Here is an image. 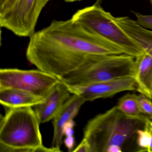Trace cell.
Segmentation results:
<instances>
[{"label": "cell", "instance_id": "cell-16", "mask_svg": "<svg viewBox=\"0 0 152 152\" xmlns=\"http://www.w3.org/2000/svg\"><path fill=\"white\" fill-rule=\"evenodd\" d=\"M137 135V143L138 146L141 148L140 151H147L149 146L150 136L146 130L139 129L136 132Z\"/></svg>", "mask_w": 152, "mask_h": 152}, {"label": "cell", "instance_id": "cell-1", "mask_svg": "<svg viewBox=\"0 0 152 152\" xmlns=\"http://www.w3.org/2000/svg\"><path fill=\"white\" fill-rule=\"evenodd\" d=\"M122 54L119 46L71 18L54 20L35 32L30 37L26 57L38 69L60 79L92 56Z\"/></svg>", "mask_w": 152, "mask_h": 152}, {"label": "cell", "instance_id": "cell-11", "mask_svg": "<svg viewBox=\"0 0 152 152\" xmlns=\"http://www.w3.org/2000/svg\"><path fill=\"white\" fill-rule=\"evenodd\" d=\"M133 78L137 85V90L152 100V56L147 52L135 58Z\"/></svg>", "mask_w": 152, "mask_h": 152}, {"label": "cell", "instance_id": "cell-3", "mask_svg": "<svg viewBox=\"0 0 152 152\" xmlns=\"http://www.w3.org/2000/svg\"><path fill=\"white\" fill-rule=\"evenodd\" d=\"M145 121L129 118L115 106L88 121L83 139L88 142L91 152H106L112 145L121 146L138 130L144 128Z\"/></svg>", "mask_w": 152, "mask_h": 152}, {"label": "cell", "instance_id": "cell-25", "mask_svg": "<svg viewBox=\"0 0 152 152\" xmlns=\"http://www.w3.org/2000/svg\"><path fill=\"white\" fill-rule=\"evenodd\" d=\"M81 0H65V1L67 2H74L76 1H80Z\"/></svg>", "mask_w": 152, "mask_h": 152}, {"label": "cell", "instance_id": "cell-24", "mask_svg": "<svg viewBox=\"0 0 152 152\" xmlns=\"http://www.w3.org/2000/svg\"><path fill=\"white\" fill-rule=\"evenodd\" d=\"M102 1H103V0H96V2H95V4H96V5L101 6V3H102Z\"/></svg>", "mask_w": 152, "mask_h": 152}, {"label": "cell", "instance_id": "cell-27", "mask_svg": "<svg viewBox=\"0 0 152 152\" xmlns=\"http://www.w3.org/2000/svg\"><path fill=\"white\" fill-rule=\"evenodd\" d=\"M48 1H50V0H48Z\"/></svg>", "mask_w": 152, "mask_h": 152}, {"label": "cell", "instance_id": "cell-18", "mask_svg": "<svg viewBox=\"0 0 152 152\" xmlns=\"http://www.w3.org/2000/svg\"><path fill=\"white\" fill-rule=\"evenodd\" d=\"M17 0H0V15L9 10Z\"/></svg>", "mask_w": 152, "mask_h": 152}, {"label": "cell", "instance_id": "cell-13", "mask_svg": "<svg viewBox=\"0 0 152 152\" xmlns=\"http://www.w3.org/2000/svg\"><path fill=\"white\" fill-rule=\"evenodd\" d=\"M44 100L45 98L19 90H0V103L6 109L34 107Z\"/></svg>", "mask_w": 152, "mask_h": 152}, {"label": "cell", "instance_id": "cell-8", "mask_svg": "<svg viewBox=\"0 0 152 152\" xmlns=\"http://www.w3.org/2000/svg\"><path fill=\"white\" fill-rule=\"evenodd\" d=\"M66 86L71 94L81 96L86 102L110 97L122 91L137 90L136 81L132 77L119 78L85 86Z\"/></svg>", "mask_w": 152, "mask_h": 152}, {"label": "cell", "instance_id": "cell-5", "mask_svg": "<svg viewBox=\"0 0 152 152\" xmlns=\"http://www.w3.org/2000/svg\"><path fill=\"white\" fill-rule=\"evenodd\" d=\"M71 19L91 31L114 43L125 54L136 57L144 52L140 46L115 23L114 16L94 4L76 11Z\"/></svg>", "mask_w": 152, "mask_h": 152}, {"label": "cell", "instance_id": "cell-12", "mask_svg": "<svg viewBox=\"0 0 152 152\" xmlns=\"http://www.w3.org/2000/svg\"><path fill=\"white\" fill-rule=\"evenodd\" d=\"M119 27L143 50L152 56V31L138 24L128 17H114Z\"/></svg>", "mask_w": 152, "mask_h": 152}, {"label": "cell", "instance_id": "cell-17", "mask_svg": "<svg viewBox=\"0 0 152 152\" xmlns=\"http://www.w3.org/2000/svg\"><path fill=\"white\" fill-rule=\"evenodd\" d=\"M132 12L136 16V22L139 25L152 31V15H143L135 11Z\"/></svg>", "mask_w": 152, "mask_h": 152}, {"label": "cell", "instance_id": "cell-9", "mask_svg": "<svg viewBox=\"0 0 152 152\" xmlns=\"http://www.w3.org/2000/svg\"><path fill=\"white\" fill-rule=\"evenodd\" d=\"M64 104L58 113L53 119V136L51 147L61 151L66 124L76 117L86 100L81 96L72 94Z\"/></svg>", "mask_w": 152, "mask_h": 152}, {"label": "cell", "instance_id": "cell-22", "mask_svg": "<svg viewBox=\"0 0 152 152\" xmlns=\"http://www.w3.org/2000/svg\"><path fill=\"white\" fill-rule=\"evenodd\" d=\"M64 143L69 151H72L74 149L75 139L73 136L66 137L64 140Z\"/></svg>", "mask_w": 152, "mask_h": 152}, {"label": "cell", "instance_id": "cell-19", "mask_svg": "<svg viewBox=\"0 0 152 152\" xmlns=\"http://www.w3.org/2000/svg\"><path fill=\"white\" fill-rule=\"evenodd\" d=\"M72 152H91L89 146L88 142L84 139H83L80 144L74 148Z\"/></svg>", "mask_w": 152, "mask_h": 152}, {"label": "cell", "instance_id": "cell-10", "mask_svg": "<svg viewBox=\"0 0 152 152\" xmlns=\"http://www.w3.org/2000/svg\"><path fill=\"white\" fill-rule=\"evenodd\" d=\"M71 94L67 86L60 80L45 98L43 103L34 107L41 124L53 120Z\"/></svg>", "mask_w": 152, "mask_h": 152}, {"label": "cell", "instance_id": "cell-15", "mask_svg": "<svg viewBox=\"0 0 152 152\" xmlns=\"http://www.w3.org/2000/svg\"><path fill=\"white\" fill-rule=\"evenodd\" d=\"M152 99L142 94L138 96V101L141 113L152 121Z\"/></svg>", "mask_w": 152, "mask_h": 152}, {"label": "cell", "instance_id": "cell-21", "mask_svg": "<svg viewBox=\"0 0 152 152\" xmlns=\"http://www.w3.org/2000/svg\"><path fill=\"white\" fill-rule=\"evenodd\" d=\"M75 126V122L74 120L70 121L67 123L64 128V135L66 137L73 136L74 127Z\"/></svg>", "mask_w": 152, "mask_h": 152}, {"label": "cell", "instance_id": "cell-14", "mask_svg": "<svg viewBox=\"0 0 152 152\" xmlns=\"http://www.w3.org/2000/svg\"><path fill=\"white\" fill-rule=\"evenodd\" d=\"M116 106L122 113L129 118L144 121L149 119L141 113L139 103L138 96L136 94H126L119 99Z\"/></svg>", "mask_w": 152, "mask_h": 152}, {"label": "cell", "instance_id": "cell-26", "mask_svg": "<svg viewBox=\"0 0 152 152\" xmlns=\"http://www.w3.org/2000/svg\"><path fill=\"white\" fill-rule=\"evenodd\" d=\"M149 1H150V4L152 6V0H149Z\"/></svg>", "mask_w": 152, "mask_h": 152}, {"label": "cell", "instance_id": "cell-6", "mask_svg": "<svg viewBox=\"0 0 152 152\" xmlns=\"http://www.w3.org/2000/svg\"><path fill=\"white\" fill-rule=\"evenodd\" d=\"M59 81L58 77L39 69H0V90H19L45 98Z\"/></svg>", "mask_w": 152, "mask_h": 152}, {"label": "cell", "instance_id": "cell-4", "mask_svg": "<svg viewBox=\"0 0 152 152\" xmlns=\"http://www.w3.org/2000/svg\"><path fill=\"white\" fill-rule=\"evenodd\" d=\"M135 57L122 54L93 56L75 71L59 79L68 86H85L133 77Z\"/></svg>", "mask_w": 152, "mask_h": 152}, {"label": "cell", "instance_id": "cell-7", "mask_svg": "<svg viewBox=\"0 0 152 152\" xmlns=\"http://www.w3.org/2000/svg\"><path fill=\"white\" fill-rule=\"evenodd\" d=\"M48 0H17L7 12L0 15V26L17 36L30 37L35 32L40 15Z\"/></svg>", "mask_w": 152, "mask_h": 152}, {"label": "cell", "instance_id": "cell-23", "mask_svg": "<svg viewBox=\"0 0 152 152\" xmlns=\"http://www.w3.org/2000/svg\"><path fill=\"white\" fill-rule=\"evenodd\" d=\"M122 152L121 146L117 145H112L108 147L106 152Z\"/></svg>", "mask_w": 152, "mask_h": 152}, {"label": "cell", "instance_id": "cell-2", "mask_svg": "<svg viewBox=\"0 0 152 152\" xmlns=\"http://www.w3.org/2000/svg\"><path fill=\"white\" fill-rule=\"evenodd\" d=\"M41 123L31 107L6 109L0 122V152H59L43 145Z\"/></svg>", "mask_w": 152, "mask_h": 152}, {"label": "cell", "instance_id": "cell-20", "mask_svg": "<svg viewBox=\"0 0 152 152\" xmlns=\"http://www.w3.org/2000/svg\"><path fill=\"white\" fill-rule=\"evenodd\" d=\"M144 129L148 132L150 136V143L147 152H152V121L149 119H147L145 121Z\"/></svg>", "mask_w": 152, "mask_h": 152}]
</instances>
